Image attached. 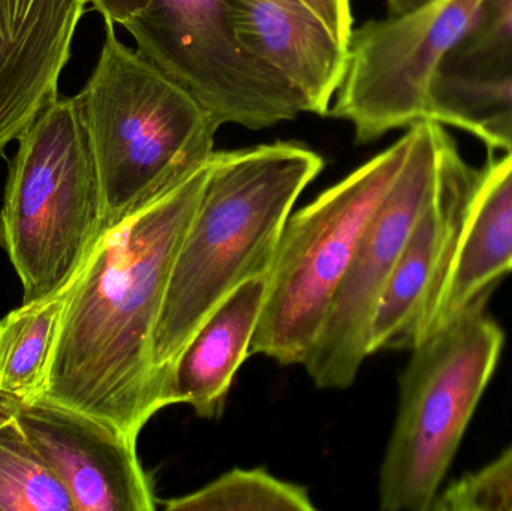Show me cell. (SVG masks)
Listing matches in <instances>:
<instances>
[{
  "instance_id": "obj_5",
  "label": "cell",
  "mask_w": 512,
  "mask_h": 511,
  "mask_svg": "<svg viewBox=\"0 0 512 511\" xmlns=\"http://www.w3.org/2000/svg\"><path fill=\"white\" fill-rule=\"evenodd\" d=\"M474 303L412 348L379 477L384 511H430L495 374L505 336Z\"/></svg>"
},
{
  "instance_id": "obj_17",
  "label": "cell",
  "mask_w": 512,
  "mask_h": 511,
  "mask_svg": "<svg viewBox=\"0 0 512 511\" xmlns=\"http://www.w3.org/2000/svg\"><path fill=\"white\" fill-rule=\"evenodd\" d=\"M72 281L44 299L23 303L0 320L2 392L21 401L38 395Z\"/></svg>"
},
{
  "instance_id": "obj_10",
  "label": "cell",
  "mask_w": 512,
  "mask_h": 511,
  "mask_svg": "<svg viewBox=\"0 0 512 511\" xmlns=\"http://www.w3.org/2000/svg\"><path fill=\"white\" fill-rule=\"evenodd\" d=\"M15 420L68 489L74 511L158 509L137 443L113 426L41 398L23 401Z\"/></svg>"
},
{
  "instance_id": "obj_8",
  "label": "cell",
  "mask_w": 512,
  "mask_h": 511,
  "mask_svg": "<svg viewBox=\"0 0 512 511\" xmlns=\"http://www.w3.org/2000/svg\"><path fill=\"white\" fill-rule=\"evenodd\" d=\"M483 2L429 0L355 27L348 69L328 116L351 123L357 144L426 120L430 87Z\"/></svg>"
},
{
  "instance_id": "obj_9",
  "label": "cell",
  "mask_w": 512,
  "mask_h": 511,
  "mask_svg": "<svg viewBox=\"0 0 512 511\" xmlns=\"http://www.w3.org/2000/svg\"><path fill=\"white\" fill-rule=\"evenodd\" d=\"M409 129L412 144L405 165L364 230L303 362L318 389L343 390L354 384L370 356V324L382 291L438 183L451 135L433 120Z\"/></svg>"
},
{
  "instance_id": "obj_18",
  "label": "cell",
  "mask_w": 512,
  "mask_h": 511,
  "mask_svg": "<svg viewBox=\"0 0 512 511\" xmlns=\"http://www.w3.org/2000/svg\"><path fill=\"white\" fill-rule=\"evenodd\" d=\"M0 511H74L68 489L15 417L0 425Z\"/></svg>"
},
{
  "instance_id": "obj_11",
  "label": "cell",
  "mask_w": 512,
  "mask_h": 511,
  "mask_svg": "<svg viewBox=\"0 0 512 511\" xmlns=\"http://www.w3.org/2000/svg\"><path fill=\"white\" fill-rule=\"evenodd\" d=\"M480 170L448 141L441 173L396 267L382 291L370 324V356L412 350L424 315L444 278Z\"/></svg>"
},
{
  "instance_id": "obj_7",
  "label": "cell",
  "mask_w": 512,
  "mask_h": 511,
  "mask_svg": "<svg viewBox=\"0 0 512 511\" xmlns=\"http://www.w3.org/2000/svg\"><path fill=\"white\" fill-rule=\"evenodd\" d=\"M123 27L221 126L265 129L306 113L291 84L243 44L227 0H152Z\"/></svg>"
},
{
  "instance_id": "obj_16",
  "label": "cell",
  "mask_w": 512,
  "mask_h": 511,
  "mask_svg": "<svg viewBox=\"0 0 512 511\" xmlns=\"http://www.w3.org/2000/svg\"><path fill=\"white\" fill-rule=\"evenodd\" d=\"M426 120L469 132L489 149L512 152V74L439 72L430 87Z\"/></svg>"
},
{
  "instance_id": "obj_21",
  "label": "cell",
  "mask_w": 512,
  "mask_h": 511,
  "mask_svg": "<svg viewBox=\"0 0 512 511\" xmlns=\"http://www.w3.org/2000/svg\"><path fill=\"white\" fill-rule=\"evenodd\" d=\"M322 21L328 32L348 45L354 32V14L351 0H300Z\"/></svg>"
},
{
  "instance_id": "obj_1",
  "label": "cell",
  "mask_w": 512,
  "mask_h": 511,
  "mask_svg": "<svg viewBox=\"0 0 512 511\" xmlns=\"http://www.w3.org/2000/svg\"><path fill=\"white\" fill-rule=\"evenodd\" d=\"M207 174L209 162L104 225L72 281L35 398L95 417L134 443L159 411L171 407L156 368L155 333Z\"/></svg>"
},
{
  "instance_id": "obj_25",
  "label": "cell",
  "mask_w": 512,
  "mask_h": 511,
  "mask_svg": "<svg viewBox=\"0 0 512 511\" xmlns=\"http://www.w3.org/2000/svg\"><path fill=\"white\" fill-rule=\"evenodd\" d=\"M385 2H387L390 15H399L412 11V9L418 8L429 0H385Z\"/></svg>"
},
{
  "instance_id": "obj_19",
  "label": "cell",
  "mask_w": 512,
  "mask_h": 511,
  "mask_svg": "<svg viewBox=\"0 0 512 511\" xmlns=\"http://www.w3.org/2000/svg\"><path fill=\"white\" fill-rule=\"evenodd\" d=\"M165 511H313L316 509L303 486L271 476L264 468H234L209 485L170 498Z\"/></svg>"
},
{
  "instance_id": "obj_15",
  "label": "cell",
  "mask_w": 512,
  "mask_h": 511,
  "mask_svg": "<svg viewBox=\"0 0 512 511\" xmlns=\"http://www.w3.org/2000/svg\"><path fill=\"white\" fill-rule=\"evenodd\" d=\"M268 273L233 291L192 336L171 374V402L201 419L224 413L234 377L248 356L267 294Z\"/></svg>"
},
{
  "instance_id": "obj_20",
  "label": "cell",
  "mask_w": 512,
  "mask_h": 511,
  "mask_svg": "<svg viewBox=\"0 0 512 511\" xmlns=\"http://www.w3.org/2000/svg\"><path fill=\"white\" fill-rule=\"evenodd\" d=\"M442 71L469 77L512 74V0H484Z\"/></svg>"
},
{
  "instance_id": "obj_13",
  "label": "cell",
  "mask_w": 512,
  "mask_h": 511,
  "mask_svg": "<svg viewBox=\"0 0 512 511\" xmlns=\"http://www.w3.org/2000/svg\"><path fill=\"white\" fill-rule=\"evenodd\" d=\"M227 3L246 48L291 84L306 113L328 116L348 69V45L300 0Z\"/></svg>"
},
{
  "instance_id": "obj_6",
  "label": "cell",
  "mask_w": 512,
  "mask_h": 511,
  "mask_svg": "<svg viewBox=\"0 0 512 511\" xmlns=\"http://www.w3.org/2000/svg\"><path fill=\"white\" fill-rule=\"evenodd\" d=\"M411 144L408 128L388 149L289 216L268 273L251 356L303 365L361 236L399 177Z\"/></svg>"
},
{
  "instance_id": "obj_12",
  "label": "cell",
  "mask_w": 512,
  "mask_h": 511,
  "mask_svg": "<svg viewBox=\"0 0 512 511\" xmlns=\"http://www.w3.org/2000/svg\"><path fill=\"white\" fill-rule=\"evenodd\" d=\"M89 0H0V156L59 98Z\"/></svg>"
},
{
  "instance_id": "obj_3",
  "label": "cell",
  "mask_w": 512,
  "mask_h": 511,
  "mask_svg": "<svg viewBox=\"0 0 512 511\" xmlns=\"http://www.w3.org/2000/svg\"><path fill=\"white\" fill-rule=\"evenodd\" d=\"M98 165L105 224L119 221L203 168L218 122L105 23L101 54L77 95Z\"/></svg>"
},
{
  "instance_id": "obj_2",
  "label": "cell",
  "mask_w": 512,
  "mask_h": 511,
  "mask_svg": "<svg viewBox=\"0 0 512 511\" xmlns=\"http://www.w3.org/2000/svg\"><path fill=\"white\" fill-rule=\"evenodd\" d=\"M322 168L321 155L294 141L213 153L156 327L155 363L170 402L180 354L236 288L270 273L292 209Z\"/></svg>"
},
{
  "instance_id": "obj_14",
  "label": "cell",
  "mask_w": 512,
  "mask_h": 511,
  "mask_svg": "<svg viewBox=\"0 0 512 511\" xmlns=\"http://www.w3.org/2000/svg\"><path fill=\"white\" fill-rule=\"evenodd\" d=\"M510 272L512 152L478 173L450 263L424 315L415 345L469 306L489 299L493 288Z\"/></svg>"
},
{
  "instance_id": "obj_22",
  "label": "cell",
  "mask_w": 512,
  "mask_h": 511,
  "mask_svg": "<svg viewBox=\"0 0 512 511\" xmlns=\"http://www.w3.org/2000/svg\"><path fill=\"white\" fill-rule=\"evenodd\" d=\"M105 23L126 24L149 6L152 0H89Z\"/></svg>"
},
{
  "instance_id": "obj_23",
  "label": "cell",
  "mask_w": 512,
  "mask_h": 511,
  "mask_svg": "<svg viewBox=\"0 0 512 511\" xmlns=\"http://www.w3.org/2000/svg\"><path fill=\"white\" fill-rule=\"evenodd\" d=\"M492 465L499 482H501L502 489H504L508 509L512 511V446L505 450L498 459H495Z\"/></svg>"
},
{
  "instance_id": "obj_24",
  "label": "cell",
  "mask_w": 512,
  "mask_h": 511,
  "mask_svg": "<svg viewBox=\"0 0 512 511\" xmlns=\"http://www.w3.org/2000/svg\"><path fill=\"white\" fill-rule=\"evenodd\" d=\"M21 404H23L21 399L15 398V396L8 395V393L0 390V425L8 422V420L14 419Z\"/></svg>"
},
{
  "instance_id": "obj_4",
  "label": "cell",
  "mask_w": 512,
  "mask_h": 511,
  "mask_svg": "<svg viewBox=\"0 0 512 511\" xmlns=\"http://www.w3.org/2000/svg\"><path fill=\"white\" fill-rule=\"evenodd\" d=\"M17 141L0 212V245L23 285V303H29L75 278L104 228V198L77 96H59Z\"/></svg>"
}]
</instances>
